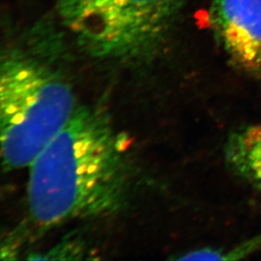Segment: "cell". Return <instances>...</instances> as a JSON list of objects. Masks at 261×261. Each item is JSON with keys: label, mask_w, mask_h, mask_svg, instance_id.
<instances>
[{"label": "cell", "mask_w": 261, "mask_h": 261, "mask_svg": "<svg viewBox=\"0 0 261 261\" xmlns=\"http://www.w3.org/2000/svg\"><path fill=\"white\" fill-rule=\"evenodd\" d=\"M129 139L101 107H77L28 167L29 214L50 228L117 214L130 188Z\"/></svg>", "instance_id": "6da1fadb"}, {"label": "cell", "mask_w": 261, "mask_h": 261, "mask_svg": "<svg viewBox=\"0 0 261 261\" xmlns=\"http://www.w3.org/2000/svg\"><path fill=\"white\" fill-rule=\"evenodd\" d=\"M22 240L17 231L0 230V260L18 259Z\"/></svg>", "instance_id": "ba28073f"}, {"label": "cell", "mask_w": 261, "mask_h": 261, "mask_svg": "<svg viewBox=\"0 0 261 261\" xmlns=\"http://www.w3.org/2000/svg\"><path fill=\"white\" fill-rule=\"evenodd\" d=\"M261 249V232L228 249H200L178 256L179 260H234L242 259Z\"/></svg>", "instance_id": "8992f818"}, {"label": "cell", "mask_w": 261, "mask_h": 261, "mask_svg": "<svg viewBox=\"0 0 261 261\" xmlns=\"http://www.w3.org/2000/svg\"><path fill=\"white\" fill-rule=\"evenodd\" d=\"M77 107L71 84L48 61L0 47V168H28Z\"/></svg>", "instance_id": "7a4b0ae2"}, {"label": "cell", "mask_w": 261, "mask_h": 261, "mask_svg": "<svg viewBox=\"0 0 261 261\" xmlns=\"http://www.w3.org/2000/svg\"><path fill=\"white\" fill-rule=\"evenodd\" d=\"M225 158L237 175L261 192V123L233 132L226 142Z\"/></svg>", "instance_id": "5b68a950"}, {"label": "cell", "mask_w": 261, "mask_h": 261, "mask_svg": "<svg viewBox=\"0 0 261 261\" xmlns=\"http://www.w3.org/2000/svg\"><path fill=\"white\" fill-rule=\"evenodd\" d=\"M56 5L65 28L90 56L130 63L162 48L183 0H56Z\"/></svg>", "instance_id": "3957f363"}, {"label": "cell", "mask_w": 261, "mask_h": 261, "mask_svg": "<svg viewBox=\"0 0 261 261\" xmlns=\"http://www.w3.org/2000/svg\"><path fill=\"white\" fill-rule=\"evenodd\" d=\"M86 252L88 250L83 243L76 239H71L58 244L39 259H80L84 258L83 254Z\"/></svg>", "instance_id": "52a82bcc"}, {"label": "cell", "mask_w": 261, "mask_h": 261, "mask_svg": "<svg viewBox=\"0 0 261 261\" xmlns=\"http://www.w3.org/2000/svg\"><path fill=\"white\" fill-rule=\"evenodd\" d=\"M210 17L233 65L261 80V0H212Z\"/></svg>", "instance_id": "277c9868"}]
</instances>
